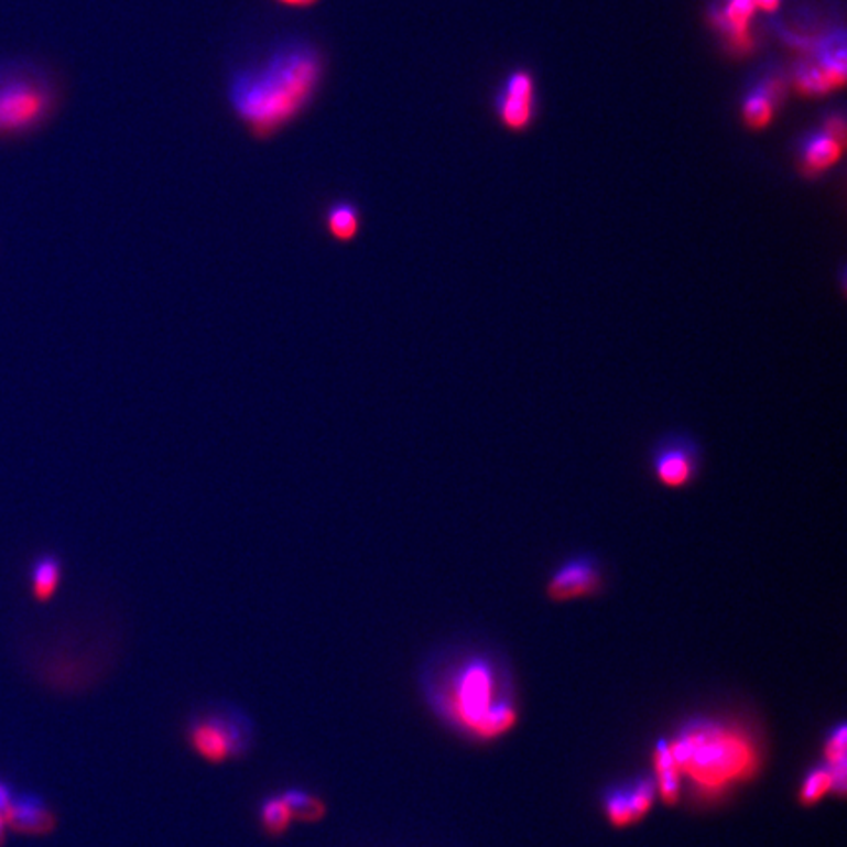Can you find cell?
Listing matches in <instances>:
<instances>
[{
    "mask_svg": "<svg viewBox=\"0 0 847 847\" xmlns=\"http://www.w3.org/2000/svg\"><path fill=\"white\" fill-rule=\"evenodd\" d=\"M322 75L321 52L304 40H289L265 59L234 73L228 97L241 122L259 138H269L313 102Z\"/></svg>",
    "mask_w": 847,
    "mask_h": 847,
    "instance_id": "obj_1",
    "label": "cell"
},
{
    "mask_svg": "<svg viewBox=\"0 0 847 847\" xmlns=\"http://www.w3.org/2000/svg\"><path fill=\"white\" fill-rule=\"evenodd\" d=\"M59 107L54 73L24 57L0 62V140H17L44 128Z\"/></svg>",
    "mask_w": 847,
    "mask_h": 847,
    "instance_id": "obj_2",
    "label": "cell"
},
{
    "mask_svg": "<svg viewBox=\"0 0 847 847\" xmlns=\"http://www.w3.org/2000/svg\"><path fill=\"white\" fill-rule=\"evenodd\" d=\"M681 771H691L706 785H720L749 768L748 748L724 731L703 728L681 736L670 746Z\"/></svg>",
    "mask_w": 847,
    "mask_h": 847,
    "instance_id": "obj_3",
    "label": "cell"
},
{
    "mask_svg": "<svg viewBox=\"0 0 847 847\" xmlns=\"http://www.w3.org/2000/svg\"><path fill=\"white\" fill-rule=\"evenodd\" d=\"M648 467L663 489L687 491L705 471V446L688 430L663 432L651 444Z\"/></svg>",
    "mask_w": 847,
    "mask_h": 847,
    "instance_id": "obj_4",
    "label": "cell"
},
{
    "mask_svg": "<svg viewBox=\"0 0 847 847\" xmlns=\"http://www.w3.org/2000/svg\"><path fill=\"white\" fill-rule=\"evenodd\" d=\"M607 587V565L593 552H575L553 567L545 595L553 602L598 597Z\"/></svg>",
    "mask_w": 847,
    "mask_h": 847,
    "instance_id": "obj_5",
    "label": "cell"
},
{
    "mask_svg": "<svg viewBox=\"0 0 847 847\" xmlns=\"http://www.w3.org/2000/svg\"><path fill=\"white\" fill-rule=\"evenodd\" d=\"M455 713L461 723L474 728L492 705V671L482 660L469 661L455 681Z\"/></svg>",
    "mask_w": 847,
    "mask_h": 847,
    "instance_id": "obj_6",
    "label": "cell"
},
{
    "mask_svg": "<svg viewBox=\"0 0 847 847\" xmlns=\"http://www.w3.org/2000/svg\"><path fill=\"white\" fill-rule=\"evenodd\" d=\"M191 746L206 761L222 763L240 751L241 734L232 723H226L222 718H208L193 726Z\"/></svg>",
    "mask_w": 847,
    "mask_h": 847,
    "instance_id": "obj_7",
    "label": "cell"
},
{
    "mask_svg": "<svg viewBox=\"0 0 847 847\" xmlns=\"http://www.w3.org/2000/svg\"><path fill=\"white\" fill-rule=\"evenodd\" d=\"M4 822H7V828L26 836L52 834L57 824L52 808L34 794L14 796L9 811L4 814Z\"/></svg>",
    "mask_w": 847,
    "mask_h": 847,
    "instance_id": "obj_8",
    "label": "cell"
},
{
    "mask_svg": "<svg viewBox=\"0 0 847 847\" xmlns=\"http://www.w3.org/2000/svg\"><path fill=\"white\" fill-rule=\"evenodd\" d=\"M844 140H846L844 120L832 118L824 132L806 138V142L803 143L804 170L821 173L832 167L841 155Z\"/></svg>",
    "mask_w": 847,
    "mask_h": 847,
    "instance_id": "obj_9",
    "label": "cell"
},
{
    "mask_svg": "<svg viewBox=\"0 0 847 847\" xmlns=\"http://www.w3.org/2000/svg\"><path fill=\"white\" fill-rule=\"evenodd\" d=\"M534 85L526 73H514L500 95L499 110L502 122L509 128H524L532 120Z\"/></svg>",
    "mask_w": 847,
    "mask_h": 847,
    "instance_id": "obj_10",
    "label": "cell"
},
{
    "mask_svg": "<svg viewBox=\"0 0 847 847\" xmlns=\"http://www.w3.org/2000/svg\"><path fill=\"white\" fill-rule=\"evenodd\" d=\"M753 12H756L753 0H726L724 4L720 22L738 47L749 44V22Z\"/></svg>",
    "mask_w": 847,
    "mask_h": 847,
    "instance_id": "obj_11",
    "label": "cell"
},
{
    "mask_svg": "<svg viewBox=\"0 0 847 847\" xmlns=\"http://www.w3.org/2000/svg\"><path fill=\"white\" fill-rule=\"evenodd\" d=\"M779 93H781V89L777 85L768 83V85H761V87H758V89L749 95L746 105H743V117L748 120L749 126L763 128V126H768L771 122V118L775 115Z\"/></svg>",
    "mask_w": 847,
    "mask_h": 847,
    "instance_id": "obj_12",
    "label": "cell"
},
{
    "mask_svg": "<svg viewBox=\"0 0 847 847\" xmlns=\"http://www.w3.org/2000/svg\"><path fill=\"white\" fill-rule=\"evenodd\" d=\"M655 769H658V777H660V793L663 801H667V803L677 801L678 791H681V769L677 768L675 759L671 756L667 741L658 743Z\"/></svg>",
    "mask_w": 847,
    "mask_h": 847,
    "instance_id": "obj_13",
    "label": "cell"
},
{
    "mask_svg": "<svg viewBox=\"0 0 847 847\" xmlns=\"http://www.w3.org/2000/svg\"><path fill=\"white\" fill-rule=\"evenodd\" d=\"M62 580V565L54 557L45 555L37 560L32 567V593L37 600H50L54 597L55 590L59 587Z\"/></svg>",
    "mask_w": 847,
    "mask_h": 847,
    "instance_id": "obj_14",
    "label": "cell"
},
{
    "mask_svg": "<svg viewBox=\"0 0 847 847\" xmlns=\"http://www.w3.org/2000/svg\"><path fill=\"white\" fill-rule=\"evenodd\" d=\"M328 232L339 241H349L359 232V210L351 203H336L326 215Z\"/></svg>",
    "mask_w": 847,
    "mask_h": 847,
    "instance_id": "obj_15",
    "label": "cell"
},
{
    "mask_svg": "<svg viewBox=\"0 0 847 847\" xmlns=\"http://www.w3.org/2000/svg\"><path fill=\"white\" fill-rule=\"evenodd\" d=\"M517 720V713L512 706L507 703H492L487 713L482 714L481 720L475 724L474 730L481 738H495L502 731L509 730L510 726Z\"/></svg>",
    "mask_w": 847,
    "mask_h": 847,
    "instance_id": "obj_16",
    "label": "cell"
},
{
    "mask_svg": "<svg viewBox=\"0 0 847 847\" xmlns=\"http://www.w3.org/2000/svg\"><path fill=\"white\" fill-rule=\"evenodd\" d=\"M285 803L289 804V808L293 812V818L298 821L314 822L321 821L326 812V806L322 803L321 799H316L313 794L304 793L298 789H291L283 794Z\"/></svg>",
    "mask_w": 847,
    "mask_h": 847,
    "instance_id": "obj_17",
    "label": "cell"
},
{
    "mask_svg": "<svg viewBox=\"0 0 847 847\" xmlns=\"http://www.w3.org/2000/svg\"><path fill=\"white\" fill-rule=\"evenodd\" d=\"M291 822H293V812L283 796L269 799L261 806V824L269 834H283Z\"/></svg>",
    "mask_w": 847,
    "mask_h": 847,
    "instance_id": "obj_18",
    "label": "cell"
},
{
    "mask_svg": "<svg viewBox=\"0 0 847 847\" xmlns=\"http://www.w3.org/2000/svg\"><path fill=\"white\" fill-rule=\"evenodd\" d=\"M607 814L610 822L616 824V826H626L630 822L638 821L636 814H633L632 804H630L626 789L625 791H615V793L608 796Z\"/></svg>",
    "mask_w": 847,
    "mask_h": 847,
    "instance_id": "obj_19",
    "label": "cell"
},
{
    "mask_svg": "<svg viewBox=\"0 0 847 847\" xmlns=\"http://www.w3.org/2000/svg\"><path fill=\"white\" fill-rule=\"evenodd\" d=\"M832 789V775L828 768L814 769L811 775L806 777L803 786L804 803H818L824 794Z\"/></svg>",
    "mask_w": 847,
    "mask_h": 847,
    "instance_id": "obj_20",
    "label": "cell"
},
{
    "mask_svg": "<svg viewBox=\"0 0 847 847\" xmlns=\"http://www.w3.org/2000/svg\"><path fill=\"white\" fill-rule=\"evenodd\" d=\"M630 804H632L633 814L636 818L643 816L645 812L650 811L651 804H653V796H655V786L651 785L650 781H642L632 789H626Z\"/></svg>",
    "mask_w": 847,
    "mask_h": 847,
    "instance_id": "obj_21",
    "label": "cell"
},
{
    "mask_svg": "<svg viewBox=\"0 0 847 847\" xmlns=\"http://www.w3.org/2000/svg\"><path fill=\"white\" fill-rule=\"evenodd\" d=\"M12 799H14V794L10 791V786L0 781V816H2V818H4V814L9 811Z\"/></svg>",
    "mask_w": 847,
    "mask_h": 847,
    "instance_id": "obj_22",
    "label": "cell"
},
{
    "mask_svg": "<svg viewBox=\"0 0 847 847\" xmlns=\"http://www.w3.org/2000/svg\"><path fill=\"white\" fill-rule=\"evenodd\" d=\"M275 2L289 9H311L314 4H318V0H275Z\"/></svg>",
    "mask_w": 847,
    "mask_h": 847,
    "instance_id": "obj_23",
    "label": "cell"
},
{
    "mask_svg": "<svg viewBox=\"0 0 847 847\" xmlns=\"http://www.w3.org/2000/svg\"><path fill=\"white\" fill-rule=\"evenodd\" d=\"M753 4H756V9H763L771 12V10H775L777 7H779V0H753Z\"/></svg>",
    "mask_w": 847,
    "mask_h": 847,
    "instance_id": "obj_24",
    "label": "cell"
},
{
    "mask_svg": "<svg viewBox=\"0 0 847 847\" xmlns=\"http://www.w3.org/2000/svg\"><path fill=\"white\" fill-rule=\"evenodd\" d=\"M4 839H7V822L0 816V847L4 846Z\"/></svg>",
    "mask_w": 847,
    "mask_h": 847,
    "instance_id": "obj_25",
    "label": "cell"
}]
</instances>
